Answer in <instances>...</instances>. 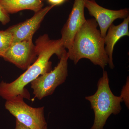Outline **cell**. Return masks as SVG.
<instances>
[{
  "mask_svg": "<svg viewBox=\"0 0 129 129\" xmlns=\"http://www.w3.org/2000/svg\"><path fill=\"white\" fill-rule=\"evenodd\" d=\"M84 6L99 25L101 35L103 38L114 21L118 19H124L129 16L128 8L118 10L107 9L98 5L95 0H85Z\"/></svg>",
  "mask_w": 129,
  "mask_h": 129,
  "instance_id": "cell-7",
  "label": "cell"
},
{
  "mask_svg": "<svg viewBox=\"0 0 129 129\" xmlns=\"http://www.w3.org/2000/svg\"><path fill=\"white\" fill-rule=\"evenodd\" d=\"M69 59L66 51L53 70L41 75L30 83L35 97L41 100L51 95L58 86L65 82L68 76Z\"/></svg>",
  "mask_w": 129,
  "mask_h": 129,
  "instance_id": "cell-4",
  "label": "cell"
},
{
  "mask_svg": "<svg viewBox=\"0 0 129 129\" xmlns=\"http://www.w3.org/2000/svg\"><path fill=\"white\" fill-rule=\"evenodd\" d=\"M18 95L6 100L5 108L20 123L32 129H45L47 123L44 115V107L33 108Z\"/></svg>",
  "mask_w": 129,
  "mask_h": 129,
  "instance_id": "cell-5",
  "label": "cell"
},
{
  "mask_svg": "<svg viewBox=\"0 0 129 129\" xmlns=\"http://www.w3.org/2000/svg\"><path fill=\"white\" fill-rule=\"evenodd\" d=\"M97 90L94 94L86 96L90 102L94 113V123L90 129H103L106 122L112 114L117 115L122 110V98L113 94L109 85V79L107 71L97 84Z\"/></svg>",
  "mask_w": 129,
  "mask_h": 129,
  "instance_id": "cell-3",
  "label": "cell"
},
{
  "mask_svg": "<svg viewBox=\"0 0 129 129\" xmlns=\"http://www.w3.org/2000/svg\"><path fill=\"white\" fill-rule=\"evenodd\" d=\"M85 0H74L72 11L63 27L60 40L63 46L69 50L76 33L85 22Z\"/></svg>",
  "mask_w": 129,
  "mask_h": 129,
  "instance_id": "cell-8",
  "label": "cell"
},
{
  "mask_svg": "<svg viewBox=\"0 0 129 129\" xmlns=\"http://www.w3.org/2000/svg\"><path fill=\"white\" fill-rule=\"evenodd\" d=\"M35 46L38 57L33 64L12 82L8 83L2 81L0 83V96L3 99L7 100L21 95L24 98L30 99V94L25 86L41 75L51 70V62L49 60L52 56L55 54L60 59L66 51L60 39H50L47 34L39 37Z\"/></svg>",
  "mask_w": 129,
  "mask_h": 129,
  "instance_id": "cell-1",
  "label": "cell"
},
{
  "mask_svg": "<svg viewBox=\"0 0 129 129\" xmlns=\"http://www.w3.org/2000/svg\"><path fill=\"white\" fill-rule=\"evenodd\" d=\"M94 19H86L75 36L72 46L68 50L69 58L77 64L82 58H87L104 70L109 59L105 50L104 38Z\"/></svg>",
  "mask_w": 129,
  "mask_h": 129,
  "instance_id": "cell-2",
  "label": "cell"
},
{
  "mask_svg": "<svg viewBox=\"0 0 129 129\" xmlns=\"http://www.w3.org/2000/svg\"><path fill=\"white\" fill-rule=\"evenodd\" d=\"M10 21L9 14L6 11L0 4V22L2 24L5 25L8 23Z\"/></svg>",
  "mask_w": 129,
  "mask_h": 129,
  "instance_id": "cell-14",
  "label": "cell"
},
{
  "mask_svg": "<svg viewBox=\"0 0 129 129\" xmlns=\"http://www.w3.org/2000/svg\"><path fill=\"white\" fill-rule=\"evenodd\" d=\"M37 57L36 46L31 39L12 44L3 58L24 70L34 62Z\"/></svg>",
  "mask_w": 129,
  "mask_h": 129,
  "instance_id": "cell-6",
  "label": "cell"
},
{
  "mask_svg": "<svg viewBox=\"0 0 129 129\" xmlns=\"http://www.w3.org/2000/svg\"><path fill=\"white\" fill-rule=\"evenodd\" d=\"M45 129H47V128H46Z\"/></svg>",
  "mask_w": 129,
  "mask_h": 129,
  "instance_id": "cell-17",
  "label": "cell"
},
{
  "mask_svg": "<svg viewBox=\"0 0 129 129\" xmlns=\"http://www.w3.org/2000/svg\"><path fill=\"white\" fill-rule=\"evenodd\" d=\"M49 4L54 6H60L63 4L68 0H47Z\"/></svg>",
  "mask_w": 129,
  "mask_h": 129,
  "instance_id": "cell-15",
  "label": "cell"
},
{
  "mask_svg": "<svg viewBox=\"0 0 129 129\" xmlns=\"http://www.w3.org/2000/svg\"><path fill=\"white\" fill-rule=\"evenodd\" d=\"M122 98L123 101L124 102L125 106L127 108L129 107V77H127V80L125 85L123 86L121 90L120 96Z\"/></svg>",
  "mask_w": 129,
  "mask_h": 129,
  "instance_id": "cell-13",
  "label": "cell"
},
{
  "mask_svg": "<svg viewBox=\"0 0 129 129\" xmlns=\"http://www.w3.org/2000/svg\"><path fill=\"white\" fill-rule=\"evenodd\" d=\"M122 23L115 25L112 24L109 28L104 38L105 50L108 56L109 62L108 64L111 69L114 68L113 62V55L115 44L122 37L129 36V16L124 19Z\"/></svg>",
  "mask_w": 129,
  "mask_h": 129,
  "instance_id": "cell-10",
  "label": "cell"
},
{
  "mask_svg": "<svg viewBox=\"0 0 129 129\" xmlns=\"http://www.w3.org/2000/svg\"><path fill=\"white\" fill-rule=\"evenodd\" d=\"M0 4L9 14L24 10H30L36 13L41 10L44 6L42 0H0Z\"/></svg>",
  "mask_w": 129,
  "mask_h": 129,
  "instance_id": "cell-11",
  "label": "cell"
},
{
  "mask_svg": "<svg viewBox=\"0 0 129 129\" xmlns=\"http://www.w3.org/2000/svg\"><path fill=\"white\" fill-rule=\"evenodd\" d=\"M13 36L8 29L0 30V57H3L8 49L12 44Z\"/></svg>",
  "mask_w": 129,
  "mask_h": 129,
  "instance_id": "cell-12",
  "label": "cell"
},
{
  "mask_svg": "<svg viewBox=\"0 0 129 129\" xmlns=\"http://www.w3.org/2000/svg\"><path fill=\"white\" fill-rule=\"evenodd\" d=\"M50 6L35 13L31 18L23 22L13 25L7 29L13 36V43L33 39V36L39 28L41 24L48 12L54 7Z\"/></svg>",
  "mask_w": 129,
  "mask_h": 129,
  "instance_id": "cell-9",
  "label": "cell"
},
{
  "mask_svg": "<svg viewBox=\"0 0 129 129\" xmlns=\"http://www.w3.org/2000/svg\"><path fill=\"white\" fill-rule=\"evenodd\" d=\"M15 129H32L27 127L20 123L17 120H16V126Z\"/></svg>",
  "mask_w": 129,
  "mask_h": 129,
  "instance_id": "cell-16",
  "label": "cell"
}]
</instances>
